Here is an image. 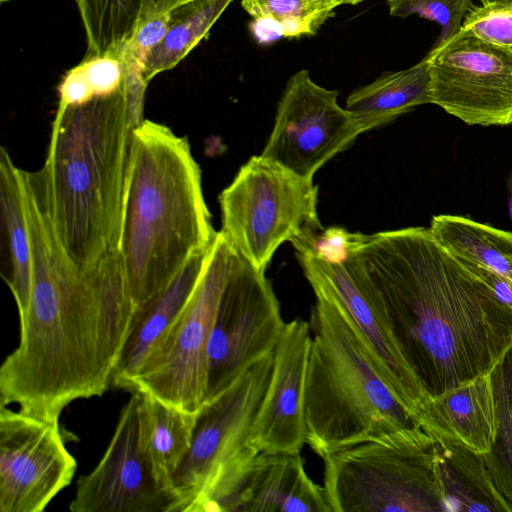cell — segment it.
<instances>
[{
  "label": "cell",
  "mask_w": 512,
  "mask_h": 512,
  "mask_svg": "<svg viewBox=\"0 0 512 512\" xmlns=\"http://www.w3.org/2000/svg\"><path fill=\"white\" fill-rule=\"evenodd\" d=\"M32 254L29 312L0 367V406L59 421L78 399L102 396L132 328L135 309L121 255L81 269L43 206L26 212Z\"/></svg>",
  "instance_id": "6da1fadb"
},
{
  "label": "cell",
  "mask_w": 512,
  "mask_h": 512,
  "mask_svg": "<svg viewBox=\"0 0 512 512\" xmlns=\"http://www.w3.org/2000/svg\"><path fill=\"white\" fill-rule=\"evenodd\" d=\"M344 265L384 309L429 396L488 374L512 346V308L429 228L368 235Z\"/></svg>",
  "instance_id": "7a4b0ae2"
},
{
  "label": "cell",
  "mask_w": 512,
  "mask_h": 512,
  "mask_svg": "<svg viewBox=\"0 0 512 512\" xmlns=\"http://www.w3.org/2000/svg\"><path fill=\"white\" fill-rule=\"evenodd\" d=\"M147 82L118 53L85 56L66 72L42 167L55 231L87 269L119 251Z\"/></svg>",
  "instance_id": "3957f363"
},
{
  "label": "cell",
  "mask_w": 512,
  "mask_h": 512,
  "mask_svg": "<svg viewBox=\"0 0 512 512\" xmlns=\"http://www.w3.org/2000/svg\"><path fill=\"white\" fill-rule=\"evenodd\" d=\"M217 233L187 138L144 119L134 132L119 248L135 316Z\"/></svg>",
  "instance_id": "277c9868"
},
{
  "label": "cell",
  "mask_w": 512,
  "mask_h": 512,
  "mask_svg": "<svg viewBox=\"0 0 512 512\" xmlns=\"http://www.w3.org/2000/svg\"><path fill=\"white\" fill-rule=\"evenodd\" d=\"M315 296L305 387L310 448L323 457L387 434L421 428L343 307L329 295Z\"/></svg>",
  "instance_id": "5b68a950"
},
{
  "label": "cell",
  "mask_w": 512,
  "mask_h": 512,
  "mask_svg": "<svg viewBox=\"0 0 512 512\" xmlns=\"http://www.w3.org/2000/svg\"><path fill=\"white\" fill-rule=\"evenodd\" d=\"M322 458L331 512L446 511L435 440L422 428L387 434Z\"/></svg>",
  "instance_id": "8992f818"
},
{
  "label": "cell",
  "mask_w": 512,
  "mask_h": 512,
  "mask_svg": "<svg viewBox=\"0 0 512 512\" xmlns=\"http://www.w3.org/2000/svg\"><path fill=\"white\" fill-rule=\"evenodd\" d=\"M317 203L313 180L255 155L219 195L220 233L234 251L265 272L281 244L306 229L323 228Z\"/></svg>",
  "instance_id": "52a82bcc"
},
{
  "label": "cell",
  "mask_w": 512,
  "mask_h": 512,
  "mask_svg": "<svg viewBox=\"0 0 512 512\" xmlns=\"http://www.w3.org/2000/svg\"><path fill=\"white\" fill-rule=\"evenodd\" d=\"M232 249L218 231L184 311L148 356L127 390L199 413L208 396V345L227 281Z\"/></svg>",
  "instance_id": "ba28073f"
},
{
  "label": "cell",
  "mask_w": 512,
  "mask_h": 512,
  "mask_svg": "<svg viewBox=\"0 0 512 512\" xmlns=\"http://www.w3.org/2000/svg\"><path fill=\"white\" fill-rule=\"evenodd\" d=\"M272 367L273 353L200 410L191 449L174 477V512H194L224 476L259 453L248 440Z\"/></svg>",
  "instance_id": "9c48e42d"
},
{
  "label": "cell",
  "mask_w": 512,
  "mask_h": 512,
  "mask_svg": "<svg viewBox=\"0 0 512 512\" xmlns=\"http://www.w3.org/2000/svg\"><path fill=\"white\" fill-rule=\"evenodd\" d=\"M284 326L278 299L265 272L232 249L230 272L208 345L206 403L273 353Z\"/></svg>",
  "instance_id": "30bf717a"
},
{
  "label": "cell",
  "mask_w": 512,
  "mask_h": 512,
  "mask_svg": "<svg viewBox=\"0 0 512 512\" xmlns=\"http://www.w3.org/2000/svg\"><path fill=\"white\" fill-rule=\"evenodd\" d=\"M431 104L467 125L512 124V53L462 30L424 57Z\"/></svg>",
  "instance_id": "8fae6325"
},
{
  "label": "cell",
  "mask_w": 512,
  "mask_h": 512,
  "mask_svg": "<svg viewBox=\"0 0 512 512\" xmlns=\"http://www.w3.org/2000/svg\"><path fill=\"white\" fill-rule=\"evenodd\" d=\"M337 97V90L318 85L308 70L293 74L279 99L271 134L260 155L313 180L324 164L361 133Z\"/></svg>",
  "instance_id": "7c38bea8"
},
{
  "label": "cell",
  "mask_w": 512,
  "mask_h": 512,
  "mask_svg": "<svg viewBox=\"0 0 512 512\" xmlns=\"http://www.w3.org/2000/svg\"><path fill=\"white\" fill-rule=\"evenodd\" d=\"M59 421L0 406V512H42L75 475Z\"/></svg>",
  "instance_id": "4fadbf2b"
},
{
  "label": "cell",
  "mask_w": 512,
  "mask_h": 512,
  "mask_svg": "<svg viewBox=\"0 0 512 512\" xmlns=\"http://www.w3.org/2000/svg\"><path fill=\"white\" fill-rule=\"evenodd\" d=\"M141 393L132 392L97 465L79 477L71 512H172L142 435Z\"/></svg>",
  "instance_id": "5bb4252c"
},
{
  "label": "cell",
  "mask_w": 512,
  "mask_h": 512,
  "mask_svg": "<svg viewBox=\"0 0 512 512\" xmlns=\"http://www.w3.org/2000/svg\"><path fill=\"white\" fill-rule=\"evenodd\" d=\"M196 512H331L300 452L257 453L219 481Z\"/></svg>",
  "instance_id": "9a60e30c"
},
{
  "label": "cell",
  "mask_w": 512,
  "mask_h": 512,
  "mask_svg": "<svg viewBox=\"0 0 512 512\" xmlns=\"http://www.w3.org/2000/svg\"><path fill=\"white\" fill-rule=\"evenodd\" d=\"M296 256L314 294L329 295L343 307L391 388L417 417L430 396L404 357L378 300L353 278L344 264Z\"/></svg>",
  "instance_id": "2e32d148"
},
{
  "label": "cell",
  "mask_w": 512,
  "mask_h": 512,
  "mask_svg": "<svg viewBox=\"0 0 512 512\" xmlns=\"http://www.w3.org/2000/svg\"><path fill=\"white\" fill-rule=\"evenodd\" d=\"M311 341L307 321L296 318L285 323L248 440L259 453L300 452L306 443L305 387Z\"/></svg>",
  "instance_id": "e0dca14e"
},
{
  "label": "cell",
  "mask_w": 512,
  "mask_h": 512,
  "mask_svg": "<svg viewBox=\"0 0 512 512\" xmlns=\"http://www.w3.org/2000/svg\"><path fill=\"white\" fill-rule=\"evenodd\" d=\"M417 420L435 439L459 443L479 454L487 453L495 428L489 373L430 396L419 410Z\"/></svg>",
  "instance_id": "ac0fdd59"
},
{
  "label": "cell",
  "mask_w": 512,
  "mask_h": 512,
  "mask_svg": "<svg viewBox=\"0 0 512 512\" xmlns=\"http://www.w3.org/2000/svg\"><path fill=\"white\" fill-rule=\"evenodd\" d=\"M211 246L191 257L173 281L138 311L114 371L112 387L127 390L148 356L180 317L199 282Z\"/></svg>",
  "instance_id": "d6986e66"
},
{
  "label": "cell",
  "mask_w": 512,
  "mask_h": 512,
  "mask_svg": "<svg viewBox=\"0 0 512 512\" xmlns=\"http://www.w3.org/2000/svg\"><path fill=\"white\" fill-rule=\"evenodd\" d=\"M1 275L15 300L19 322L30 307L32 254L25 210L22 169L0 149Z\"/></svg>",
  "instance_id": "ffe728a7"
},
{
  "label": "cell",
  "mask_w": 512,
  "mask_h": 512,
  "mask_svg": "<svg viewBox=\"0 0 512 512\" xmlns=\"http://www.w3.org/2000/svg\"><path fill=\"white\" fill-rule=\"evenodd\" d=\"M423 104H431L425 58L410 68L383 72L372 83L355 89L347 97L345 108L363 133Z\"/></svg>",
  "instance_id": "44dd1931"
},
{
  "label": "cell",
  "mask_w": 512,
  "mask_h": 512,
  "mask_svg": "<svg viewBox=\"0 0 512 512\" xmlns=\"http://www.w3.org/2000/svg\"><path fill=\"white\" fill-rule=\"evenodd\" d=\"M140 411L143 440L155 477L172 498L174 512V477L191 449L199 413L180 410L147 393H141Z\"/></svg>",
  "instance_id": "7402d4cb"
},
{
  "label": "cell",
  "mask_w": 512,
  "mask_h": 512,
  "mask_svg": "<svg viewBox=\"0 0 512 512\" xmlns=\"http://www.w3.org/2000/svg\"><path fill=\"white\" fill-rule=\"evenodd\" d=\"M434 440L446 511L511 512L496 490L482 454L450 440Z\"/></svg>",
  "instance_id": "603a6c76"
},
{
  "label": "cell",
  "mask_w": 512,
  "mask_h": 512,
  "mask_svg": "<svg viewBox=\"0 0 512 512\" xmlns=\"http://www.w3.org/2000/svg\"><path fill=\"white\" fill-rule=\"evenodd\" d=\"M429 229L456 259L481 266L512 290V232L450 214L433 216Z\"/></svg>",
  "instance_id": "cb8c5ba5"
},
{
  "label": "cell",
  "mask_w": 512,
  "mask_h": 512,
  "mask_svg": "<svg viewBox=\"0 0 512 512\" xmlns=\"http://www.w3.org/2000/svg\"><path fill=\"white\" fill-rule=\"evenodd\" d=\"M192 0H75L87 40L85 56L121 51L145 20Z\"/></svg>",
  "instance_id": "d4e9b609"
},
{
  "label": "cell",
  "mask_w": 512,
  "mask_h": 512,
  "mask_svg": "<svg viewBox=\"0 0 512 512\" xmlns=\"http://www.w3.org/2000/svg\"><path fill=\"white\" fill-rule=\"evenodd\" d=\"M233 0H192L171 11L163 40L149 53L142 75L149 83L157 74L177 66L210 29Z\"/></svg>",
  "instance_id": "484cf974"
},
{
  "label": "cell",
  "mask_w": 512,
  "mask_h": 512,
  "mask_svg": "<svg viewBox=\"0 0 512 512\" xmlns=\"http://www.w3.org/2000/svg\"><path fill=\"white\" fill-rule=\"evenodd\" d=\"M253 18V32L262 40L315 35L335 15L338 0H241Z\"/></svg>",
  "instance_id": "4316f807"
},
{
  "label": "cell",
  "mask_w": 512,
  "mask_h": 512,
  "mask_svg": "<svg viewBox=\"0 0 512 512\" xmlns=\"http://www.w3.org/2000/svg\"><path fill=\"white\" fill-rule=\"evenodd\" d=\"M495 413L493 444L482 454L493 484L512 512V346L489 372Z\"/></svg>",
  "instance_id": "83f0119b"
},
{
  "label": "cell",
  "mask_w": 512,
  "mask_h": 512,
  "mask_svg": "<svg viewBox=\"0 0 512 512\" xmlns=\"http://www.w3.org/2000/svg\"><path fill=\"white\" fill-rule=\"evenodd\" d=\"M368 235L352 233L342 227L306 229L290 242L296 254L345 264L366 242Z\"/></svg>",
  "instance_id": "f1b7e54d"
},
{
  "label": "cell",
  "mask_w": 512,
  "mask_h": 512,
  "mask_svg": "<svg viewBox=\"0 0 512 512\" xmlns=\"http://www.w3.org/2000/svg\"><path fill=\"white\" fill-rule=\"evenodd\" d=\"M389 14L394 17H419L436 22L441 33L435 45L456 35L466 15L472 10V0H387Z\"/></svg>",
  "instance_id": "f546056e"
},
{
  "label": "cell",
  "mask_w": 512,
  "mask_h": 512,
  "mask_svg": "<svg viewBox=\"0 0 512 512\" xmlns=\"http://www.w3.org/2000/svg\"><path fill=\"white\" fill-rule=\"evenodd\" d=\"M461 30L512 53V0H484L466 15Z\"/></svg>",
  "instance_id": "4dcf8cb0"
},
{
  "label": "cell",
  "mask_w": 512,
  "mask_h": 512,
  "mask_svg": "<svg viewBox=\"0 0 512 512\" xmlns=\"http://www.w3.org/2000/svg\"><path fill=\"white\" fill-rule=\"evenodd\" d=\"M170 15L171 11L143 21L119 52L142 68L146 57L163 40L169 27Z\"/></svg>",
  "instance_id": "1f68e13d"
},
{
  "label": "cell",
  "mask_w": 512,
  "mask_h": 512,
  "mask_svg": "<svg viewBox=\"0 0 512 512\" xmlns=\"http://www.w3.org/2000/svg\"><path fill=\"white\" fill-rule=\"evenodd\" d=\"M340 5H356V4H359L361 2H363L364 0H338Z\"/></svg>",
  "instance_id": "d6a6232c"
},
{
  "label": "cell",
  "mask_w": 512,
  "mask_h": 512,
  "mask_svg": "<svg viewBox=\"0 0 512 512\" xmlns=\"http://www.w3.org/2000/svg\"><path fill=\"white\" fill-rule=\"evenodd\" d=\"M0 1H1L2 3H3V2H7V1H10V0H0Z\"/></svg>",
  "instance_id": "836d02e7"
}]
</instances>
